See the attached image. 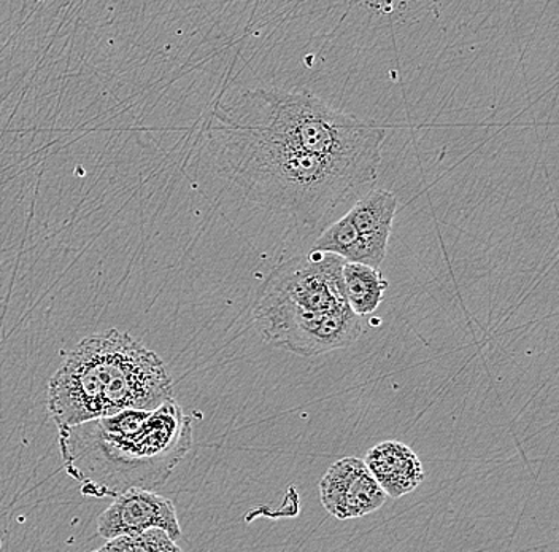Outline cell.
Listing matches in <instances>:
<instances>
[{"label":"cell","mask_w":559,"mask_h":552,"mask_svg":"<svg viewBox=\"0 0 559 552\" xmlns=\"http://www.w3.org/2000/svg\"><path fill=\"white\" fill-rule=\"evenodd\" d=\"M58 430L66 471L93 498L155 491L192 446L191 418L175 398L153 411H124Z\"/></svg>","instance_id":"cell-1"},{"label":"cell","mask_w":559,"mask_h":552,"mask_svg":"<svg viewBox=\"0 0 559 552\" xmlns=\"http://www.w3.org/2000/svg\"><path fill=\"white\" fill-rule=\"evenodd\" d=\"M174 398L160 356L126 331L91 334L62 360L48 383L47 408L58 428L153 411Z\"/></svg>","instance_id":"cell-2"},{"label":"cell","mask_w":559,"mask_h":552,"mask_svg":"<svg viewBox=\"0 0 559 552\" xmlns=\"http://www.w3.org/2000/svg\"><path fill=\"white\" fill-rule=\"evenodd\" d=\"M230 126L334 161L365 177L369 184L379 176L383 126L335 110L307 90L247 91Z\"/></svg>","instance_id":"cell-3"},{"label":"cell","mask_w":559,"mask_h":552,"mask_svg":"<svg viewBox=\"0 0 559 552\" xmlns=\"http://www.w3.org/2000/svg\"><path fill=\"white\" fill-rule=\"evenodd\" d=\"M233 174L245 197L262 209L314 225L349 191L369 184L334 161L289 149L230 126Z\"/></svg>","instance_id":"cell-4"},{"label":"cell","mask_w":559,"mask_h":552,"mask_svg":"<svg viewBox=\"0 0 559 552\" xmlns=\"http://www.w3.org/2000/svg\"><path fill=\"white\" fill-rule=\"evenodd\" d=\"M335 255L312 250L278 265L258 290L253 316L269 344L293 352L324 314L347 304Z\"/></svg>","instance_id":"cell-5"},{"label":"cell","mask_w":559,"mask_h":552,"mask_svg":"<svg viewBox=\"0 0 559 552\" xmlns=\"http://www.w3.org/2000/svg\"><path fill=\"white\" fill-rule=\"evenodd\" d=\"M163 530L177 541L181 537L177 509L169 498L155 491L132 489L114 498V503L97 519V533L105 540Z\"/></svg>","instance_id":"cell-6"},{"label":"cell","mask_w":559,"mask_h":552,"mask_svg":"<svg viewBox=\"0 0 559 552\" xmlns=\"http://www.w3.org/2000/svg\"><path fill=\"white\" fill-rule=\"evenodd\" d=\"M324 509L338 520L358 519L376 513L386 494L367 470L365 460L345 457L332 463L318 484Z\"/></svg>","instance_id":"cell-7"},{"label":"cell","mask_w":559,"mask_h":552,"mask_svg":"<svg viewBox=\"0 0 559 552\" xmlns=\"http://www.w3.org/2000/svg\"><path fill=\"white\" fill-rule=\"evenodd\" d=\"M396 211L397 198L386 190L370 191L353 205L347 216L359 234V265L373 269L382 267Z\"/></svg>","instance_id":"cell-8"},{"label":"cell","mask_w":559,"mask_h":552,"mask_svg":"<svg viewBox=\"0 0 559 552\" xmlns=\"http://www.w3.org/2000/svg\"><path fill=\"white\" fill-rule=\"evenodd\" d=\"M367 470L379 482L386 497L401 498L425 481L421 460L401 442H384L367 450Z\"/></svg>","instance_id":"cell-9"},{"label":"cell","mask_w":559,"mask_h":552,"mask_svg":"<svg viewBox=\"0 0 559 552\" xmlns=\"http://www.w3.org/2000/svg\"><path fill=\"white\" fill-rule=\"evenodd\" d=\"M342 281H344L345 302L356 316H370L379 309L388 289V281L380 269L345 261Z\"/></svg>","instance_id":"cell-10"},{"label":"cell","mask_w":559,"mask_h":552,"mask_svg":"<svg viewBox=\"0 0 559 552\" xmlns=\"http://www.w3.org/2000/svg\"><path fill=\"white\" fill-rule=\"evenodd\" d=\"M91 552H183L163 530H148L142 535H131V537L114 538L108 540L104 547Z\"/></svg>","instance_id":"cell-11"}]
</instances>
